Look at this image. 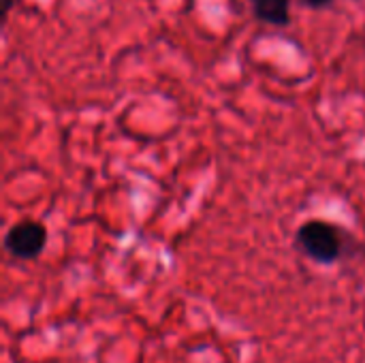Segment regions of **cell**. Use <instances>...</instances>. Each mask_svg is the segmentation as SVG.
I'll use <instances>...</instances> for the list:
<instances>
[{
  "label": "cell",
  "mask_w": 365,
  "mask_h": 363,
  "mask_svg": "<svg viewBox=\"0 0 365 363\" xmlns=\"http://www.w3.org/2000/svg\"><path fill=\"white\" fill-rule=\"evenodd\" d=\"M289 2L291 0H252L255 13L259 19L269 24H287L289 21Z\"/></svg>",
  "instance_id": "obj_3"
},
{
  "label": "cell",
  "mask_w": 365,
  "mask_h": 363,
  "mask_svg": "<svg viewBox=\"0 0 365 363\" xmlns=\"http://www.w3.org/2000/svg\"><path fill=\"white\" fill-rule=\"evenodd\" d=\"M45 242H47L45 227L38 225V223H30V220L15 225L4 237L6 250L17 259H34V257H38L41 250L45 248Z\"/></svg>",
  "instance_id": "obj_2"
},
{
  "label": "cell",
  "mask_w": 365,
  "mask_h": 363,
  "mask_svg": "<svg viewBox=\"0 0 365 363\" xmlns=\"http://www.w3.org/2000/svg\"><path fill=\"white\" fill-rule=\"evenodd\" d=\"M308 6H325V4H329L331 0H304Z\"/></svg>",
  "instance_id": "obj_4"
},
{
  "label": "cell",
  "mask_w": 365,
  "mask_h": 363,
  "mask_svg": "<svg viewBox=\"0 0 365 363\" xmlns=\"http://www.w3.org/2000/svg\"><path fill=\"white\" fill-rule=\"evenodd\" d=\"M297 246L319 263H334L342 252V242L338 229L327 223L312 220L306 223L297 233Z\"/></svg>",
  "instance_id": "obj_1"
}]
</instances>
